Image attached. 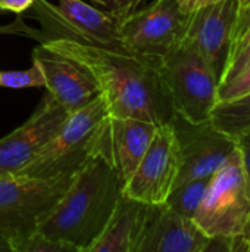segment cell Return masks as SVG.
<instances>
[{"label": "cell", "instance_id": "cell-1", "mask_svg": "<svg viewBox=\"0 0 250 252\" xmlns=\"http://www.w3.org/2000/svg\"><path fill=\"white\" fill-rule=\"evenodd\" d=\"M40 46L72 61L94 80L108 115L139 118L156 126L167 124L174 117L175 108L161 72L162 56L66 38L46 40Z\"/></svg>", "mask_w": 250, "mask_h": 252}, {"label": "cell", "instance_id": "cell-2", "mask_svg": "<svg viewBox=\"0 0 250 252\" xmlns=\"http://www.w3.org/2000/svg\"><path fill=\"white\" fill-rule=\"evenodd\" d=\"M124 185L105 158L93 155L75 173L68 190L37 230L75 252H87L112 217Z\"/></svg>", "mask_w": 250, "mask_h": 252}, {"label": "cell", "instance_id": "cell-3", "mask_svg": "<svg viewBox=\"0 0 250 252\" xmlns=\"http://www.w3.org/2000/svg\"><path fill=\"white\" fill-rule=\"evenodd\" d=\"M74 176L35 179L0 174V236L10 242L13 252L53 211Z\"/></svg>", "mask_w": 250, "mask_h": 252}, {"label": "cell", "instance_id": "cell-4", "mask_svg": "<svg viewBox=\"0 0 250 252\" xmlns=\"http://www.w3.org/2000/svg\"><path fill=\"white\" fill-rule=\"evenodd\" d=\"M193 220L208 236H236L248 229L250 180L237 148L212 174Z\"/></svg>", "mask_w": 250, "mask_h": 252}, {"label": "cell", "instance_id": "cell-5", "mask_svg": "<svg viewBox=\"0 0 250 252\" xmlns=\"http://www.w3.org/2000/svg\"><path fill=\"white\" fill-rule=\"evenodd\" d=\"M106 115L102 96L69 114L57 134L16 174L52 179L77 173L93 157V136Z\"/></svg>", "mask_w": 250, "mask_h": 252}, {"label": "cell", "instance_id": "cell-6", "mask_svg": "<svg viewBox=\"0 0 250 252\" xmlns=\"http://www.w3.org/2000/svg\"><path fill=\"white\" fill-rule=\"evenodd\" d=\"M31 7L43 28L34 32L40 41L66 38L128 50L119 34V19L122 16L119 13L100 10L83 0H57L56 4L47 0H35Z\"/></svg>", "mask_w": 250, "mask_h": 252}, {"label": "cell", "instance_id": "cell-7", "mask_svg": "<svg viewBox=\"0 0 250 252\" xmlns=\"http://www.w3.org/2000/svg\"><path fill=\"white\" fill-rule=\"evenodd\" d=\"M161 72L175 112L193 123L209 118L218 102L220 81L200 53L180 41L162 56Z\"/></svg>", "mask_w": 250, "mask_h": 252}, {"label": "cell", "instance_id": "cell-8", "mask_svg": "<svg viewBox=\"0 0 250 252\" xmlns=\"http://www.w3.org/2000/svg\"><path fill=\"white\" fill-rule=\"evenodd\" d=\"M189 15L175 0H155L130 10L119 19V34L125 47L134 53L164 56L184 37Z\"/></svg>", "mask_w": 250, "mask_h": 252}, {"label": "cell", "instance_id": "cell-9", "mask_svg": "<svg viewBox=\"0 0 250 252\" xmlns=\"http://www.w3.org/2000/svg\"><path fill=\"white\" fill-rule=\"evenodd\" d=\"M180 173V152L169 123L161 124L139 162L124 185L122 193L144 204H165Z\"/></svg>", "mask_w": 250, "mask_h": 252}, {"label": "cell", "instance_id": "cell-10", "mask_svg": "<svg viewBox=\"0 0 250 252\" xmlns=\"http://www.w3.org/2000/svg\"><path fill=\"white\" fill-rule=\"evenodd\" d=\"M169 124L180 152V173L175 186L193 179L211 177L236 149V139L218 130L209 118L193 123L175 112Z\"/></svg>", "mask_w": 250, "mask_h": 252}, {"label": "cell", "instance_id": "cell-11", "mask_svg": "<svg viewBox=\"0 0 250 252\" xmlns=\"http://www.w3.org/2000/svg\"><path fill=\"white\" fill-rule=\"evenodd\" d=\"M69 112L46 92L31 117L0 139V174L21 171L62 128Z\"/></svg>", "mask_w": 250, "mask_h": 252}, {"label": "cell", "instance_id": "cell-12", "mask_svg": "<svg viewBox=\"0 0 250 252\" xmlns=\"http://www.w3.org/2000/svg\"><path fill=\"white\" fill-rule=\"evenodd\" d=\"M156 128L150 121L106 115L93 136V155L105 158L127 182L146 154Z\"/></svg>", "mask_w": 250, "mask_h": 252}, {"label": "cell", "instance_id": "cell-13", "mask_svg": "<svg viewBox=\"0 0 250 252\" xmlns=\"http://www.w3.org/2000/svg\"><path fill=\"white\" fill-rule=\"evenodd\" d=\"M237 10L239 0H222L194 10L189 15L184 37L181 40L205 58L218 81H221L227 66Z\"/></svg>", "mask_w": 250, "mask_h": 252}, {"label": "cell", "instance_id": "cell-14", "mask_svg": "<svg viewBox=\"0 0 250 252\" xmlns=\"http://www.w3.org/2000/svg\"><path fill=\"white\" fill-rule=\"evenodd\" d=\"M209 236L167 204L150 205L136 252H206Z\"/></svg>", "mask_w": 250, "mask_h": 252}, {"label": "cell", "instance_id": "cell-15", "mask_svg": "<svg viewBox=\"0 0 250 252\" xmlns=\"http://www.w3.org/2000/svg\"><path fill=\"white\" fill-rule=\"evenodd\" d=\"M32 61L38 63L43 72L46 90L69 114L100 96L94 80L72 61L55 55L41 46L34 49Z\"/></svg>", "mask_w": 250, "mask_h": 252}, {"label": "cell", "instance_id": "cell-16", "mask_svg": "<svg viewBox=\"0 0 250 252\" xmlns=\"http://www.w3.org/2000/svg\"><path fill=\"white\" fill-rule=\"evenodd\" d=\"M147 210L149 204L122 195L105 230L87 252H136Z\"/></svg>", "mask_w": 250, "mask_h": 252}, {"label": "cell", "instance_id": "cell-17", "mask_svg": "<svg viewBox=\"0 0 250 252\" xmlns=\"http://www.w3.org/2000/svg\"><path fill=\"white\" fill-rule=\"evenodd\" d=\"M209 121L234 139L250 131V93L230 100H218L211 111Z\"/></svg>", "mask_w": 250, "mask_h": 252}, {"label": "cell", "instance_id": "cell-18", "mask_svg": "<svg viewBox=\"0 0 250 252\" xmlns=\"http://www.w3.org/2000/svg\"><path fill=\"white\" fill-rule=\"evenodd\" d=\"M211 177L193 179V180L177 185L171 190L165 204L175 213H178L184 217L193 219L203 196H205V192L208 189Z\"/></svg>", "mask_w": 250, "mask_h": 252}, {"label": "cell", "instance_id": "cell-19", "mask_svg": "<svg viewBox=\"0 0 250 252\" xmlns=\"http://www.w3.org/2000/svg\"><path fill=\"white\" fill-rule=\"evenodd\" d=\"M0 87L6 89H27V87H44L43 72L37 62L28 69H10L0 71Z\"/></svg>", "mask_w": 250, "mask_h": 252}, {"label": "cell", "instance_id": "cell-20", "mask_svg": "<svg viewBox=\"0 0 250 252\" xmlns=\"http://www.w3.org/2000/svg\"><path fill=\"white\" fill-rule=\"evenodd\" d=\"M250 44V1L246 4H239L236 22L231 32V41H230V52H228V61L227 63L240 53L246 46Z\"/></svg>", "mask_w": 250, "mask_h": 252}, {"label": "cell", "instance_id": "cell-21", "mask_svg": "<svg viewBox=\"0 0 250 252\" xmlns=\"http://www.w3.org/2000/svg\"><path fill=\"white\" fill-rule=\"evenodd\" d=\"M250 93V66L218 84V100H230Z\"/></svg>", "mask_w": 250, "mask_h": 252}, {"label": "cell", "instance_id": "cell-22", "mask_svg": "<svg viewBox=\"0 0 250 252\" xmlns=\"http://www.w3.org/2000/svg\"><path fill=\"white\" fill-rule=\"evenodd\" d=\"M16 252H75L69 245L56 242L46 235L35 230L31 236H28L18 248Z\"/></svg>", "mask_w": 250, "mask_h": 252}, {"label": "cell", "instance_id": "cell-23", "mask_svg": "<svg viewBox=\"0 0 250 252\" xmlns=\"http://www.w3.org/2000/svg\"><path fill=\"white\" fill-rule=\"evenodd\" d=\"M250 66V44L249 46H246L240 53H237L228 63H227V66H225V69H224V74H222V77H221V81H225V80H228V78H231L233 75H236L237 72H240L242 69H245V68H248ZM220 81V83H221Z\"/></svg>", "mask_w": 250, "mask_h": 252}, {"label": "cell", "instance_id": "cell-24", "mask_svg": "<svg viewBox=\"0 0 250 252\" xmlns=\"http://www.w3.org/2000/svg\"><path fill=\"white\" fill-rule=\"evenodd\" d=\"M236 148L240 152L245 171L250 180V131H246L236 137Z\"/></svg>", "mask_w": 250, "mask_h": 252}, {"label": "cell", "instance_id": "cell-25", "mask_svg": "<svg viewBox=\"0 0 250 252\" xmlns=\"http://www.w3.org/2000/svg\"><path fill=\"white\" fill-rule=\"evenodd\" d=\"M93 1L100 4L105 10L119 15H125L127 12H130L133 4L136 3V0H93Z\"/></svg>", "mask_w": 250, "mask_h": 252}, {"label": "cell", "instance_id": "cell-26", "mask_svg": "<svg viewBox=\"0 0 250 252\" xmlns=\"http://www.w3.org/2000/svg\"><path fill=\"white\" fill-rule=\"evenodd\" d=\"M175 1L180 6L181 12L190 15V13H193L194 10L200 9V7H205V6L218 3V1H222V0H175Z\"/></svg>", "mask_w": 250, "mask_h": 252}, {"label": "cell", "instance_id": "cell-27", "mask_svg": "<svg viewBox=\"0 0 250 252\" xmlns=\"http://www.w3.org/2000/svg\"><path fill=\"white\" fill-rule=\"evenodd\" d=\"M35 0H0V10H10V12H25L32 6Z\"/></svg>", "mask_w": 250, "mask_h": 252}, {"label": "cell", "instance_id": "cell-28", "mask_svg": "<svg viewBox=\"0 0 250 252\" xmlns=\"http://www.w3.org/2000/svg\"><path fill=\"white\" fill-rule=\"evenodd\" d=\"M0 252H13L10 242L7 239L1 238V236H0Z\"/></svg>", "mask_w": 250, "mask_h": 252}, {"label": "cell", "instance_id": "cell-29", "mask_svg": "<svg viewBox=\"0 0 250 252\" xmlns=\"http://www.w3.org/2000/svg\"><path fill=\"white\" fill-rule=\"evenodd\" d=\"M249 233H250V224H249V226H248V229L245 230V233H243V236H245V238L248 239V236H249Z\"/></svg>", "mask_w": 250, "mask_h": 252}, {"label": "cell", "instance_id": "cell-30", "mask_svg": "<svg viewBox=\"0 0 250 252\" xmlns=\"http://www.w3.org/2000/svg\"><path fill=\"white\" fill-rule=\"evenodd\" d=\"M250 0H239V4H246V3H249Z\"/></svg>", "mask_w": 250, "mask_h": 252}, {"label": "cell", "instance_id": "cell-31", "mask_svg": "<svg viewBox=\"0 0 250 252\" xmlns=\"http://www.w3.org/2000/svg\"><path fill=\"white\" fill-rule=\"evenodd\" d=\"M248 241H249V242H250V233H249V236H248Z\"/></svg>", "mask_w": 250, "mask_h": 252}]
</instances>
